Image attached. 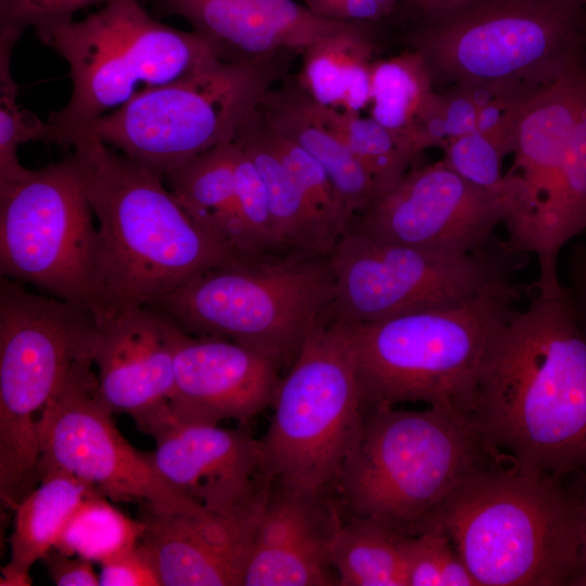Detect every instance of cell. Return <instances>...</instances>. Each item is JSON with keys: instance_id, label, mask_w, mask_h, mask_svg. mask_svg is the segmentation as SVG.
<instances>
[{"instance_id": "6da1fadb", "label": "cell", "mask_w": 586, "mask_h": 586, "mask_svg": "<svg viewBox=\"0 0 586 586\" xmlns=\"http://www.w3.org/2000/svg\"><path fill=\"white\" fill-rule=\"evenodd\" d=\"M470 418L524 470L563 480L586 474V337L563 285L538 291L501 324Z\"/></svg>"}, {"instance_id": "7a4b0ae2", "label": "cell", "mask_w": 586, "mask_h": 586, "mask_svg": "<svg viewBox=\"0 0 586 586\" xmlns=\"http://www.w3.org/2000/svg\"><path fill=\"white\" fill-rule=\"evenodd\" d=\"M69 144L99 221L103 289L97 319L146 306L238 255L187 214L161 175L114 153L90 132L76 135Z\"/></svg>"}, {"instance_id": "3957f363", "label": "cell", "mask_w": 586, "mask_h": 586, "mask_svg": "<svg viewBox=\"0 0 586 586\" xmlns=\"http://www.w3.org/2000/svg\"><path fill=\"white\" fill-rule=\"evenodd\" d=\"M502 457L467 413L365 406L331 488L348 519L415 535L461 482Z\"/></svg>"}, {"instance_id": "277c9868", "label": "cell", "mask_w": 586, "mask_h": 586, "mask_svg": "<svg viewBox=\"0 0 586 586\" xmlns=\"http://www.w3.org/2000/svg\"><path fill=\"white\" fill-rule=\"evenodd\" d=\"M430 522L448 534L477 586H565L576 566L581 530L572 487L508 457L461 482Z\"/></svg>"}, {"instance_id": "5b68a950", "label": "cell", "mask_w": 586, "mask_h": 586, "mask_svg": "<svg viewBox=\"0 0 586 586\" xmlns=\"http://www.w3.org/2000/svg\"><path fill=\"white\" fill-rule=\"evenodd\" d=\"M409 20L400 39L435 90L469 81L539 92L586 67L583 0H464Z\"/></svg>"}, {"instance_id": "8992f818", "label": "cell", "mask_w": 586, "mask_h": 586, "mask_svg": "<svg viewBox=\"0 0 586 586\" xmlns=\"http://www.w3.org/2000/svg\"><path fill=\"white\" fill-rule=\"evenodd\" d=\"M515 296L505 276L458 305L367 323L337 320L365 406L423 403L470 416L488 349Z\"/></svg>"}, {"instance_id": "52a82bcc", "label": "cell", "mask_w": 586, "mask_h": 586, "mask_svg": "<svg viewBox=\"0 0 586 586\" xmlns=\"http://www.w3.org/2000/svg\"><path fill=\"white\" fill-rule=\"evenodd\" d=\"M334 302L329 254L284 252L237 255L146 306L187 333L232 340L283 369L332 320Z\"/></svg>"}, {"instance_id": "ba28073f", "label": "cell", "mask_w": 586, "mask_h": 586, "mask_svg": "<svg viewBox=\"0 0 586 586\" xmlns=\"http://www.w3.org/2000/svg\"><path fill=\"white\" fill-rule=\"evenodd\" d=\"M49 47L67 62L73 85L67 104L46 122L44 142L62 144L137 95L218 60L198 33L158 22L140 0H109L56 31Z\"/></svg>"}, {"instance_id": "9c48e42d", "label": "cell", "mask_w": 586, "mask_h": 586, "mask_svg": "<svg viewBox=\"0 0 586 586\" xmlns=\"http://www.w3.org/2000/svg\"><path fill=\"white\" fill-rule=\"evenodd\" d=\"M95 315L67 301L30 293L0 278V481L38 476V420L78 362L92 359ZM93 360V359H92Z\"/></svg>"}, {"instance_id": "30bf717a", "label": "cell", "mask_w": 586, "mask_h": 586, "mask_svg": "<svg viewBox=\"0 0 586 586\" xmlns=\"http://www.w3.org/2000/svg\"><path fill=\"white\" fill-rule=\"evenodd\" d=\"M293 56L251 63L215 60L188 77L137 95L82 131L164 177L233 141L246 117L285 77Z\"/></svg>"}, {"instance_id": "8fae6325", "label": "cell", "mask_w": 586, "mask_h": 586, "mask_svg": "<svg viewBox=\"0 0 586 586\" xmlns=\"http://www.w3.org/2000/svg\"><path fill=\"white\" fill-rule=\"evenodd\" d=\"M260 440L273 483L314 494L332 487L365 408L354 355L337 320L316 331L281 379Z\"/></svg>"}, {"instance_id": "7c38bea8", "label": "cell", "mask_w": 586, "mask_h": 586, "mask_svg": "<svg viewBox=\"0 0 586 586\" xmlns=\"http://www.w3.org/2000/svg\"><path fill=\"white\" fill-rule=\"evenodd\" d=\"M72 156L0 190V271L98 317L102 249Z\"/></svg>"}, {"instance_id": "4fadbf2b", "label": "cell", "mask_w": 586, "mask_h": 586, "mask_svg": "<svg viewBox=\"0 0 586 586\" xmlns=\"http://www.w3.org/2000/svg\"><path fill=\"white\" fill-rule=\"evenodd\" d=\"M112 413L93 360L76 364L38 420L39 476L65 472L115 502L140 504L155 514L204 510L165 479L152 453L128 443Z\"/></svg>"}, {"instance_id": "5bb4252c", "label": "cell", "mask_w": 586, "mask_h": 586, "mask_svg": "<svg viewBox=\"0 0 586 586\" xmlns=\"http://www.w3.org/2000/svg\"><path fill=\"white\" fill-rule=\"evenodd\" d=\"M333 318L367 323L461 304L507 276L504 245L449 255L374 239L348 227L329 253Z\"/></svg>"}, {"instance_id": "9a60e30c", "label": "cell", "mask_w": 586, "mask_h": 586, "mask_svg": "<svg viewBox=\"0 0 586 586\" xmlns=\"http://www.w3.org/2000/svg\"><path fill=\"white\" fill-rule=\"evenodd\" d=\"M507 215L501 194L473 186L440 160L413 165L349 226L381 241L466 255L486 251Z\"/></svg>"}, {"instance_id": "2e32d148", "label": "cell", "mask_w": 586, "mask_h": 586, "mask_svg": "<svg viewBox=\"0 0 586 586\" xmlns=\"http://www.w3.org/2000/svg\"><path fill=\"white\" fill-rule=\"evenodd\" d=\"M179 332L148 306L98 319L92 359L101 398L113 413H128L150 435L168 422Z\"/></svg>"}, {"instance_id": "e0dca14e", "label": "cell", "mask_w": 586, "mask_h": 586, "mask_svg": "<svg viewBox=\"0 0 586 586\" xmlns=\"http://www.w3.org/2000/svg\"><path fill=\"white\" fill-rule=\"evenodd\" d=\"M281 370L276 360L252 347L180 329L168 422L247 421L273 404Z\"/></svg>"}, {"instance_id": "ac0fdd59", "label": "cell", "mask_w": 586, "mask_h": 586, "mask_svg": "<svg viewBox=\"0 0 586 586\" xmlns=\"http://www.w3.org/2000/svg\"><path fill=\"white\" fill-rule=\"evenodd\" d=\"M272 481L225 512H146L139 540L162 586H243L257 525Z\"/></svg>"}, {"instance_id": "d6986e66", "label": "cell", "mask_w": 586, "mask_h": 586, "mask_svg": "<svg viewBox=\"0 0 586 586\" xmlns=\"http://www.w3.org/2000/svg\"><path fill=\"white\" fill-rule=\"evenodd\" d=\"M162 16L186 20L214 55L251 63L302 54L314 42L370 23L315 14L294 0H140Z\"/></svg>"}, {"instance_id": "ffe728a7", "label": "cell", "mask_w": 586, "mask_h": 586, "mask_svg": "<svg viewBox=\"0 0 586 586\" xmlns=\"http://www.w3.org/2000/svg\"><path fill=\"white\" fill-rule=\"evenodd\" d=\"M151 435L160 472L206 511H229L270 481L262 441L241 429L171 421Z\"/></svg>"}, {"instance_id": "44dd1931", "label": "cell", "mask_w": 586, "mask_h": 586, "mask_svg": "<svg viewBox=\"0 0 586 586\" xmlns=\"http://www.w3.org/2000/svg\"><path fill=\"white\" fill-rule=\"evenodd\" d=\"M327 495L272 483L243 586L337 585L330 550L343 520Z\"/></svg>"}, {"instance_id": "7402d4cb", "label": "cell", "mask_w": 586, "mask_h": 586, "mask_svg": "<svg viewBox=\"0 0 586 586\" xmlns=\"http://www.w3.org/2000/svg\"><path fill=\"white\" fill-rule=\"evenodd\" d=\"M586 92V67L535 94L522 110L513 133V164L504 174L510 254L553 186Z\"/></svg>"}, {"instance_id": "603a6c76", "label": "cell", "mask_w": 586, "mask_h": 586, "mask_svg": "<svg viewBox=\"0 0 586 586\" xmlns=\"http://www.w3.org/2000/svg\"><path fill=\"white\" fill-rule=\"evenodd\" d=\"M260 113L268 126L314 156L324 168L344 205L355 217L378 196L377 187L344 143L321 122L315 101L296 76H285L264 97Z\"/></svg>"}, {"instance_id": "cb8c5ba5", "label": "cell", "mask_w": 586, "mask_h": 586, "mask_svg": "<svg viewBox=\"0 0 586 586\" xmlns=\"http://www.w3.org/2000/svg\"><path fill=\"white\" fill-rule=\"evenodd\" d=\"M586 232V92L552 188L513 254L535 255L538 291L561 289L559 259L564 246Z\"/></svg>"}, {"instance_id": "d4e9b609", "label": "cell", "mask_w": 586, "mask_h": 586, "mask_svg": "<svg viewBox=\"0 0 586 586\" xmlns=\"http://www.w3.org/2000/svg\"><path fill=\"white\" fill-rule=\"evenodd\" d=\"M234 141L251 157L262 177L283 247L329 254L337 238L313 208L273 149L259 106L240 126Z\"/></svg>"}, {"instance_id": "484cf974", "label": "cell", "mask_w": 586, "mask_h": 586, "mask_svg": "<svg viewBox=\"0 0 586 586\" xmlns=\"http://www.w3.org/2000/svg\"><path fill=\"white\" fill-rule=\"evenodd\" d=\"M92 491L93 487L65 472L51 471L39 476L38 484L13 510L11 558L2 568L1 586L31 584L30 568L55 547L66 522Z\"/></svg>"}, {"instance_id": "4316f807", "label": "cell", "mask_w": 586, "mask_h": 586, "mask_svg": "<svg viewBox=\"0 0 586 586\" xmlns=\"http://www.w3.org/2000/svg\"><path fill=\"white\" fill-rule=\"evenodd\" d=\"M374 24L324 37L302 52L296 77L315 102L352 113L369 107Z\"/></svg>"}, {"instance_id": "83f0119b", "label": "cell", "mask_w": 586, "mask_h": 586, "mask_svg": "<svg viewBox=\"0 0 586 586\" xmlns=\"http://www.w3.org/2000/svg\"><path fill=\"white\" fill-rule=\"evenodd\" d=\"M235 158L237 144L233 140L196 155L163 177L187 214L232 249L235 230Z\"/></svg>"}, {"instance_id": "f1b7e54d", "label": "cell", "mask_w": 586, "mask_h": 586, "mask_svg": "<svg viewBox=\"0 0 586 586\" xmlns=\"http://www.w3.org/2000/svg\"><path fill=\"white\" fill-rule=\"evenodd\" d=\"M435 88L422 58L405 51L375 59L371 68L370 117L416 161L417 131Z\"/></svg>"}, {"instance_id": "f546056e", "label": "cell", "mask_w": 586, "mask_h": 586, "mask_svg": "<svg viewBox=\"0 0 586 586\" xmlns=\"http://www.w3.org/2000/svg\"><path fill=\"white\" fill-rule=\"evenodd\" d=\"M405 536L371 520L342 521L330 550L337 586H407Z\"/></svg>"}, {"instance_id": "4dcf8cb0", "label": "cell", "mask_w": 586, "mask_h": 586, "mask_svg": "<svg viewBox=\"0 0 586 586\" xmlns=\"http://www.w3.org/2000/svg\"><path fill=\"white\" fill-rule=\"evenodd\" d=\"M144 528V520L127 517L94 489L75 509L54 548L101 564L135 547Z\"/></svg>"}, {"instance_id": "1f68e13d", "label": "cell", "mask_w": 586, "mask_h": 586, "mask_svg": "<svg viewBox=\"0 0 586 586\" xmlns=\"http://www.w3.org/2000/svg\"><path fill=\"white\" fill-rule=\"evenodd\" d=\"M315 109L321 122L371 177L378 196L393 188L416 165V161L372 117H361L360 113L344 112L317 102Z\"/></svg>"}, {"instance_id": "d6a6232c", "label": "cell", "mask_w": 586, "mask_h": 586, "mask_svg": "<svg viewBox=\"0 0 586 586\" xmlns=\"http://www.w3.org/2000/svg\"><path fill=\"white\" fill-rule=\"evenodd\" d=\"M233 249L242 256L294 252L283 247L262 177L251 157L238 144Z\"/></svg>"}, {"instance_id": "836d02e7", "label": "cell", "mask_w": 586, "mask_h": 586, "mask_svg": "<svg viewBox=\"0 0 586 586\" xmlns=\"http://www.w3.org/2000/svg\"><path fill=\"white\" fill-rule=\"evenodd\" d=\"M495 91L469 81L435 90L418 126V152L441 148L450 139L476 131L479 113Z\"/></svg>"}, {"instance_id": "e575fe53", "label": "cell", "mask_w": 586, "mask_h": 586, "mask_svg": "<svg viewBox=\"0 0 586 586\" xmlns=\"http://www.w3.org/2000/svg\"><path fill=\"white\" fill-rule=\"evenodd\" d=\"M14 47L0 46V190L25 179L31 170L17 157V149L29 141H44L46 122L22 109L11 74Z\"/></svg>"}, {"instance_id": "d590c367", "label": "cell", "mask_w": 586, "mask_h": 586, "mask_svg": "<svg viewBox=\"0 0 586 586\" xmlns=\"http://www.w3.org/2000/svg\"><path fill=\"white\" fill-rule=\"evenodd\" d=\"M407 586H477L445 530L430 522L404 538Z\"/></svg>"}, {"instance_id": "8d00e7d4", "label": "cell", "mask_w": 586, "mask_h": 586, "mask_svg": "<svg viewBox=\"0 0 586 586\" xmlns=\"http://www.w3.org/2000/svg\"><path fill=\"white\" fill-rule=\"evenodd\" d=\"M267 127L271 144L282 163L290 170L313 208L339 239L348 229L354 216L344 205L327 171L296 142L280 136L268 124Z\"/></svg>"}, {"instance_id": "74e56055", "label": "cell", "mask_w": 586, "mask_h": 586, "mask_svg": "<svg viewBox=\"0 0 586 586\" xmlns=\"http://www.w3.org/2000/svg\"><path fill=\"white\" fill-rule=\"evenodd\" d=\"M109 0H0V43L15 46L22 34L33 28L38 39L50 46L53 36L73 22L74 15Z\"/></svg>"}, {"instance_id": "f35d334b", "label": "cell", "mask_w": 586, "mask_h": 586, "mask_svg": "<svg viewBox=\"0 0 586 586\" xmlns=\"http://www.w3.org/2000/svg\"><path fill=\"white\" fill-rule=\"evenodd\" d=\"M440 149L441 160L461 178L504 196L501 165L509 152L498 141L473 131L446 141Z\"/></svg>"}, {"instance_id": "ab89813d", "label": "cell", "mask_w": 586, "mask_h": 586, "mask_svg": "<svg viewBox=\"0 0 586 586\" xmlns=\"http://www.w3.org/2000/svg\"><path fill=\"white\" fill-rule=\"evenodd\" d=\"M99 584L100 586H162L157 570L140 543L102 562Z\"/></svg>"}, {"instance_id": "60d3db41", "label": "cell", "mask_w": 586, "mask_h": 586, "mask_svg": "<svg viewBox=\"0 0 586 586\" xmlns=\"http://www.w3.org/2000/svg\"><path fill=\"white\" fill-rule=\"evenodd\" d=\"M315 14L347 22L377 23L394 12L377 0H303Z\"/></svg>"}, {"instance_id": "b9f144b4", "label": "cell", "mask_w": 586, "mask_h": 586, "mask_svg": "<svg viewBox=\"0 0 586 586\" xmlns=\"http://www.w3.org/2000/svg\"><path fill=\"white\" fill-rule=\"evenodd\" d=\"M564 293L586 337V242L570 245L565 259Z\"/></svg>"}, {"instance_id": "7bdbcfd3", "label": "cell", "mask_w": 586, "mask_h": 586, "mask_svg": "<svg viewBox=\"0 0 586 586\" xmlns=\"http://www.w3.org/2000/svg\"><path fill=\"white\" fill-rule=\"evenodd\" d=\"M42 561L50 579L58 586H98L99 575L92 562L79 556H69L53 548Z\"/></svg>"}, {"instance_id": "ee69618b", "label": "cell", "mask_w": 586, "mask_h": 586, "mask_svg": "<svg viewBox=\"0 0 586 586\" xmlns=\"http://www.w3.org/2000/svg\"><path fill=\"white\" fill-rule=\"evenodd\" d=\"M573 477H576V483L572 489L577 501L581 532L577 562L569 585L586 586V474Z\"/></svg>"}, {"instance_id": "f6af8a7d", "label": "cell", "mask_w": 586, "mask_h": 586, "mask_svg": "<svg viewBox=\"0 0 586 586\" xmlns=\"http://www.w3.org/2000/svg\"><path fill=\"white\" fill-rule=\"evenodd\" d=\"M464 0H399L396 13H404L408 18L431 11L456 5Z\"/></svg>"}, {"instance_id": "bcb514c9", "label": "cell", "mask_w": 586, "mask_h": 586, "mask_svg": "<svg viewBox=\"0 0 586 586\" xmlns=\"http://www.w3.org/2000/svg\"><path fill=\"white\" fill-rule=\"evenodd\" d=\"M583 1H585V2H586V0H583Z\"/></svg>"}, {"instance_id": "7dc6e473", "label": "cell", "mask_w": 586, "mask_h": 586, "mask_svg": "<svg viewBox=\"0 0 586 586\" xmlns=\"http://www.w3.org/2000/svg\"><path fill=\"white\" fill-rule=\"evenodd\" d=\"M303 1V0H302Z\"/></svg>"}]
</instances>
